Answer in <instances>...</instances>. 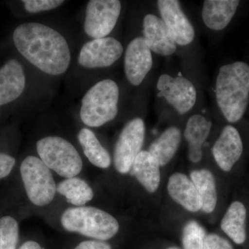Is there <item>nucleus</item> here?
Returning a JSON list of instances; mask_svg holds the SVG:
<instances>
[{
  "instance_id": "obj_14",
  "label": "nucleus",
  "mask_w": 249,
  "mask_h": 249,
  "mask_svg": "<svg viewBox=\"0 0 249 249\" xmlns=\"http://www.w3.org/2000/svg\"><path fill=\"white\" fill-rule=\"evenodd\" d=\"M143 38L154 53L168 56L175 53L177 44L170 36L162 19L148 14L143 19Z\"/></svg>"
},
{
  "instance_id": "obj_10",
  "label": "nucleus",
  "mask_w": 249,
  "mask_h": 249,
  "mask_svg": "<svg viewBox=\"0 0 249 249\" xmlns=\"http://www.w3.org/2000/svg\"><path fill=\"white\" fill-rule=\"evenodd\" d=\"M123 52L124 47L114 37L93 39L82 47L78 61L85 68L107 67L117 61Z\"/></svg>"
},
{
  "instance_id": "obj_9",
  "label": "nucleus",
  "mask_w": 249,
  "mask_h": 249,
  "mask_svg": "<svg viewBox=\"0 0 249 249\" xmlns=\"http://www.w3.org/2000/svg\"><path fill=\"white\" fill-rule=\"evenodd\" d=\"M157 86L159 97H164L179 114H186L194 107L196 101V87L184 77L161 75Z\"/></svg>"
},
{
  "instance_id": "obj_7",
  "label": "nucleus",
  "mask_w": 249,
  "mask_h": 249,
  "mask_svg": "<svg viewBox=\"0 0 249 249\" xmlns=\"http://www.w3.org/2000/svg\"><path fill=\"white\" fill-rule=\"evenodd\" d=\"M145 135V124L141 118L125 124L114 147V167L119 173L130 172L136 157L142 151Z\"/></svg>"
},
{
  "instance_id": "obj_22",
  "label": "nucleus",
  "mask_w": 249,
  "mask_h": 249,
  "mask_svg": "<svg viewBox=\"0 0 249 249\" xmlns=\"http://www.w3.org/2000/svg\"><path fill=\"white\" fill-rule=\"evenodd\" d=\"M190 178L200 196L201 211L208 214L213 212L217 203V186L213 174L205 168L193 170Z\"/></svg>"
},
{
  "instance_id": "obj_29",
  "label": "nucleus",
  "mask_w": 249,
  "mask_h": 249,
  "mask_svg": "<svg viewBox=\"0 0 249 249\" xmlns=\"http://www.w3.org/2000/svg\"><path fill=\"white\" fill-rule=\"evenodd\" d=\"M16 160L14 157L0 152V180L6 178L12 171Z\"/></svg>"
},
{
  "instance_id": "obj_31",
  "label": "nucleus",
  "mask_w": 249,
  "mask_h": 249,
  "mask_svg": "<svg viewBox=\"0 0 249 249\" xmlns=\"http://www.w3.org/2000/svg\"><path fill=\"white\" fill-rule=\"evenodd\" d=\"M19 249H43L40 247L37 242L34 241H28L25 243L23 244Z\"/></svg>"
},
{
  "instance_id": "obj_13",
  "label": "nucleus",
  "mask_w": 249,
  "mask_h": 249,
  "mask_svg": "<svg viewBox=\"0 0 249 249\" xmlns=\"http://www.w3.org/2000/svg\"><path fill=\"white\" fill-rule=\"evenodd\" d=\"M243 150V142L240 132L233 126L227 125L214 142L212 153L219 168L229 173L240 160Z\"/></svg>"
},
{
  "instance_id": "obj_4",
  "label": "nucleus",
  "mask_w": 249,
  "mask_h": 249,
  "mask_svg": "<svg viewBox=\"0 0 249 249\" xmlns=\"http://www.w3.org/2000/svg\"><path fill=\"white\" fill-rule=\"evenodd\" d=\"M119 98V87L114 80L98 82L82 100V121L89 127H97L112 121L117 115Z\"/></svg>"
},
{
  "instance_id": "obj_23",
  "label": "nucleus",
  "mask_w": 249,
  "mask_h": 249,
  "mask_svg": "<svg viewBox=\"0 0 249 249\" xmlns=\"http://www.w3.org/2000/svg\"><path fill=\"white\" fill-rule=\"evenodd\" d=\"M78 139L85 155L93 165L103 169L110 166L111 160L109 152L101 145L92 131L88 128L80 129Z\"/></svg>"
},
{
  "instance_id": "obj_15",
  "label": "nucleus",
  "mask_w": 249,
  "mask_h": 249,
  "mask_svg": "<svg viewBox=\"0 0 249 249\" xmlns=\"http://www.w3.org/2000/svg\"><path fill=\"white\" fill-rule=\"evenodd\" d=\"M167 190L173 201L191 213L201 210V198L194 183L186 175L175 173L168 179Z\"/></svg>"
},
{
  "instance_id": "obj_21",
  "label": "nucleus",
  "mask_w": 249,
  "mask_h": 249,
  "mask_svg": "<svg viewBox=\"0 0 249 249\" xmlns=\"http://www.w3.org/2000/svg\"><path fill=\"white\" fill-rule=\"evenodd\" d=\"M181 142V131L178 127L172 126L152 142L148 152L155 157L160 167L165 166L176 155Z\"/></svg>"
},
{
  "instance_id": "obj_18",
  "label": "nucleus",
  "mask_w": 249,
  "mask_h": 249,
  "mask_svg": "<svg viewBox=\"0 0 249 249\" xmlns=\"http://www.w3.org/2000/svg\"><path fill=\"white\" fill-rule=\"evenodd\" d=\"M212 124L204 116L196 114L187 122L184 137L188 145V159L199 163L203 157L202 147L211 132Z\"/></svg>"
},
{
  "instance_id": "obj_2",
  "label": "nucleus",
  "mask_w": 249,
  "mask_h": 249,
  "mask_svg": "<svg viewBox=\"0 0 249 249\" xmlns=\"http://www.w3.org/2000/svg\"><path fill=\"white\" fill-rule=\"evenodd\" d=\"M216 100L228 122L235 124L245 115L249 102V65L237 61L219 69Z\"/></svg>"
},
{
  "instance_id": "obj_5",
  "label": "nucleus",
  "mask_w": 249,
  "mask_h": 249,
  "mask_svg": "<svg viewBox=\"0 0 249 249\" xmlns=\"http://www.w3.org/2000/svg\"><path fill=\"white\" fill-rule=\"evenodd\" d=\"M40 160L49 169L66 178H74L81 171V157L73 145L59 137H47L37 142Z\"/></svg>"
},
{
  "instance_id": "obj_24",
  "label": "nucleus",
  "mask_w": 249,
  "mask_h": 249,
  "mask_svg": "<svg viewBox=\"0 0 249 249\" xmlns=\"http://www.w3.org/2000/svg\"><path fill=\"white\" fill-rule=\"evenodd\" d=\"M59 194L65 196L67 201L77 207L85 206L93 199V192L86 181L81 178H66L56 186Z\"/></svg>"
},
{
  "instance_id": "obj_6",
  "label": "nucleus",
  "mask_w": 249,
  "mask_h": 249,
  "mask_svg": "<svg viewBox=\"0 0 249 249\" xmlns=\"http://www.w3.org/2000/svg\"><path fill=\"white\" fill-rule=\"evenodd\" d=\"M24 188L29 200L37 206H45L53 201L56 185L50 169L40 159L29 156L20 166Z\"/></svg>"
},
{
  "instance_id": "obj_19",
  "label": "nucleus",
  "mask_w": 249,
  "mask_h": 249,
  "mask_svg": "<svg viewBox=\"0 0 249 249\" xmlns=\"http://www.w3.org/2000/svg\"><path fill=\"white\" fill-rule=\"evenodd\" d=\"M160 167L150 152L142 150L136 157L130 173L147 193H155L160 185Z\"/></svg>"
},
{
  "instance_id": "obj_8",
  "label": "nucleus",
  "mask_w": 249,
  "mask_h": 249,
  "mask_svg": "<svg viewBox=\"0 0 249 249\" xmlns=\"http://www.w3.org/2000/svg\"><path fill=\"white\" fill-rule=\"evenodd\" d=\"M121 11L119 0H91L87 6L85 33L93 39L106 37L115 27Z\"/></svg>"
},
{
  "instance_id": "obj_28",
  "label": "nucleus",
  "mask_w": 249,
  "mask_h": 249,
  "mask_svg": "<svg viewBox=\"0 0 249 249\" xmlns=\"http://www.w3.org/2000/svg\"><path fill=\"white\" fill-rule=\"evenodd\" d=\"M204 249H234L227 239L215 233L207 234L205 238Z\"/></svg>"
},
{
  "instance_id": "obj_25",
  "label": "nucleus",
  "mask_w": 249,
  "mask_h": 249,
  "mask_svg": "<svg viewBox=\"0 0 249 249\" xmlns=\"http://www.w3.org/2000/svg\"><path fill=\"white\" fill-rule=\"evenodd\" d=\"M206 230L196 221L191 220L186 223L182 231L183 249H204Z\"/></svg>"
},
{
  "instance_id": "obj_30",
  "label": "nucleus",
  "mask_w": 249,
  "mask_h": 249,
  "mask_svg": "<svg viewBox=\"0 0 249 249\" xmlns=\"http://www.w3.org/2000/svg\"><path fill=\"white\" fill-rule=\"evenodd\" d=\"M74 249H111V247L103 241L89 240L81 242Z\"/></svg>"
},
{
  "instance_id": "obj_32",
  "label": "nucleus",
  "mask_w": 249,
  "mask_h": 249,
  "mask_svg": "<svg viewBox=\"0 0 249 249\" xmlns=\"http://www.w3.org/2000/svg\"><path fill=\"white\" fill-rule=\"evenodd\" d=\"M166 249H179V248H178V247H169V248H168Z\"/></svg>"
},
{
  "instance_id": "obj_26",
  "label": "nucleus",
  "mask_w": 249,
  "mask_h": 249,
  "mask_svg": "<svg viewBox=\"0 0 249 249\" xmlns=\"http://www.w3.org/2000/svg\"><path fill=\"white\" fill-rule=\"evenodd\" d=\"M18 239L17 221L10 216L0 218V249H16Z\"/></svg>"
},
{
  "instance_id": "obj_3",
  "label": "nucleus",
  "mask_w": 249,
  "mask_h": 249,
  "mask_svg": "<svg viewBox=\"0 0 249 249\" xmlns=\"http://www.w3.org/2000/svg\"><path fill=\"white\" fill-rule=\"evenodd\" d=\"M62 227L96 240H110L119 231V224L110 214L91 206L66 210L61 217Z\"/></svg>"
},
{
  "instance_id": "obj_16",
  "label": "nucleus",
  "mask_w": 249,
  "mask_h": 249,
  "mask_svg": "<svg viewBox=\"0 0 249 249\" xmlns=\"http://www.w3.org/2000/svg\"><path fill=\"white\" fill-rule=\"evenodd\" d=\"M25 76L21 64L10 60L0 69V106L17 99L25 88Z\"/></svg>"
},
{
  "instance_id": "obj_12",
  "label": "nucleus",
  "mask_w": 249,
  "mask_h": 249,
  "mask_svg": "<svg viewBox=\"0 0 249 249\" xmlns=\"http://www.w3.org/2000/svg\"><path fill=\"white\" fill-rule=\"evenodd\" d=\"M124 72L131 84L138 86L152 67L151 51L143 37L134 38L129 42L124 55Z\"/></svg>"
},
{
  "instance_id": "obj_20",
  "label": "nucleus",
  "mask_w": 249,
  "mask_h": 249,
  "mask_svg": "<svg viewBox=\"0 0 249 249\" xmlns=\"http://www.w3.org/2000/svg\"><path fill=\"white\" fill-rule=\"evenodd\" d=\"M247 217L245 204L235 201L229 206L221 221L222 231L237 245H242L247 240Z\"/></svg>"
},
{
  "instance_id": "obj_17",
  "label": "nucleus",
  "mask_w": 249,
  "mask_h": 249,
  "mask_svg": "<svg viewBox=\"0 0 249 249\" xmlns=\"http://www.w3.org/2000/svg\"><path fill=\"white\" fill-rule=\"evenodd\" d=\"M240 3L237 0H206L202 9L205 25L213 31L225 29L235 16Z\"/></svg>"
},
{
  "instance_id": "obj_11",
  "label": "nucleus",
  "mask_w": 249,
  "mask_h": 249,
  "mask_svg": "<svg viewBox=\"0 0 249 249\" xmlns=\"http://www.w3.org/2000/svg\"><path fill=\"white\" fill-rule=\"evenodd\" d=\"M162 20L175 43L180 46L191 44L195 38V29L181 9L178 0L157 1Z\"/></svg>"
},
{
  "instance_id": "obj_27",
  "label": "nucleus",
  "mask_w": 249,
  "mask_h": 249,
  "mask_svg": "<svg viewBox=\"0 0 249 249\" xmlns=\"http://www.w3.org/2000/svg\"><path fill=\"white\" fill-rule=\"evenodd\" d=\"M25 9L29 13H39L58 7L64 3L60 0H24Z\"/></svg>"
},
{
  "instance_id": "obj_1",
  "label": "nucleus",
  "mask_w": 249,
  "mask_h": 249,
  "mask_svg": "<svg viewBox=\"0 0 249 249\" xmlns=\"http://www.w3.org/2000/svg\"><path fill=\"white\" fill-rule=\"evenodd\" d=\"M15 45L28 61L50 75L65 73L71 53L66 40L52 28L40 23H26L14 33Z\"/></svg>"
}]
</instances>
